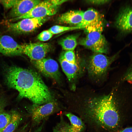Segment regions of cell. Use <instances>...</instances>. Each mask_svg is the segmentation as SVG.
<instances>
[{
    "label": "cell",
    "mask_w": 132,
    "mask_h": 132,
    "mask_svg": "<svg viewBox=\"0 0 132 132\" xmlns=\"http://www.w3.org/2000/svg\"><path fill=\"white\" fill-rule=\"evenodd\" d=\"M65 115L70 122L72 129L75 132H81L84 128V125L82 120L77 116L70 112L66 113Z\"/></svg>",
    "instance_id": "cell-18"
},
{
    "label": "cell",
    "mask_w": 132,
    "mask_h": 132,
    "mask_svg": "<svg viewBox=\"0 0 132 132\" xmlns=\"http://www.w3.org/2000/svg\"><path fill=\"white\" fill-rule=\"evenodd\" d=\"M39 0H19L8 13L11 19L19 17L25 14L40 2Z\"/></svg>",
    "instance_id": "cell-12"
},
{
    "label": "cell",
    "mask_w": 132,
    "mask_h": 132,
    "mask_svg": "<svg viewBox=\"0 0 132 132\" xmlns=\"http://www.w3.org/2000/svg\"><path fill=\"white\" fill-rule=\"evenodd\" d=\"M116 132H132V126L123 128Z\"/></svg>",
    "instance_id": "cell-30"
},
{
    "label": "cell",
    "mask_w": 132,
    "mask_h": 132,
    "mask_svg": "<svg viewBox=\"0 0 132 132\" xmlns=\"http://www.w3.org/2000/svg\"><path fill=\"white\" fill-rule=\"evenodd\" d=\"M115 25L121 33H132V7L126 5L120 10L115 19Z\"/></svg>",
    "instance_id": "cell-9"
},
{
    "label": "cell",
    "mask_w": 132,
    "mask_h": 132,
    "mask_svg": "<svg viewBox=\"0 0 132 132\" xmlns=\"http://www.w3.org/2000/svg\"><path fill=\"white\" fill-rule=\"evenodd\" d=\"M78 34L70 35L60 40L58 44L64 50L74 51L77 45Z\"/></svg>",
    "instance_id": "cell-16"
},
{
    "label": "cell",
    "mask_w": 132,
    "mask_h": 132,
    "mask_svg": "<svg viewBox=\"0 0 132 132\" xmlns=\"http://www.w3.org/2000/svg\"><path fill=\"white\" fill-rule=\"evenodd\" d=\"M45 122H44L35 128L34 129L29 132H41L44 127Z\"/></svg>",
    "instance_id": "cell-28"
},
{
    "label": "cell",
    "mask_w": 132,
    "mask_h": 132,
    "mask_svg": "<svg viewBox=\"0 0 132 132\" xmlns=\"http://www.w3.org/2000/svg\"><path fill=\"white\" fill-rule=\"evenodd\" d=\"M11 119L3 132H14L18 128L22 120L21 115L16 111H12Z\"/></svg>",
    "instance_id": "cell-17"
},
{
    "label": "cell",
    "mask_w": 132,
    "mask_h": 132,
    "mask_svg": "<svg viewBox=\"0 0 132 132\" xmlns=\"http://www.w3.org/2000/svg\"><path fill=\"white\" fill-rule=\"evenodd\" d=\"M110 1L106 0H92L86 1L87 2L94 5H99L108 3Z\"/></svg>",
    "instance_id": "cell-27"
},
{
    "label": "cell",
    "mask_w": 132,
    "mask_h": 132,
    "mask_svg": "<svg viewBox=\"0 0 132 132\" xmlns=\"http://www.w3.org/2000/svg\"><path fill=\"white\" fill-rule=\"evenodd\" d=\"M11 114L2 110L0 113V132H3L10 121Z\"/></svg>",
    "instance_id": "cell-21"
},
{
    "label": "cell",
    "mask_w": 132,
    "mask_h": 132,
    "mask_svg": "<svg viewBox=\"0 0 132 132\" xmlns=\"http://www.w3.org/2000/svg\"><path fill=\"white\" fill-rule=\"evenodd\" d=\"M118 53L111 57H108L103 54L95 53L91 56L88 61L87 69L90 76L99 78L106 74L111 63L118 56Z\"/></svg>",
    "instance_id": "cell-5"
},
{
    "label": "cell",
    "mask_w": 132,
    "mask_h": 132,
    "mask_svg": "<svg viewBox=\"0 0 132 132\" xmlns=\"http://www.w3.org/2000/svg\"><path fill=\"white\" fill-rule=\"evenodd\" d=\"M102 15L94 9L90 8L83 11L81 22L77 26L85 28L103 22Z\"/></svg>",
    "instance_id": "cell-13"
},
{
    "label": "cell",
    "mask_w": 132,
    "mask_h": 132,
    "mask_svg": "<svg viewBox=\"0 0 132 132\" xmlns=\"http://www.w3.org/2000/svg\"><path fill=\"white\" fill-rule=\"evenodd\" d=\"M68 1L67 0H41L25 14L18 17L10 19L9 21H15L26 18L53 16L56 13L60 5Z\"/></svg>",
    "instance_id": "cell-4"
},
{
    "label": "cell",
    "mask_w": 132,
    "mask_h": 132,
    "mask_svg": "<svg viewBox=\"0 0 132 132\" xmlns=\"http://www.w3.org/2000/svg\"><path fill=\"white\" fill-rule=\"evenodd\" d=\"M19 0H1L0 4L6 10L11 9L17 2Z\"/></svg>",
    "instance_id": "cell-26"
},
{
    "label": "cell",
    "mask_w": 132,
    "mask_h": 132,
    "mask_svg": "<svg viewBox=\"0 0 132 132\" xmlns=\"http://www.w3.org/2000/svg\"><path fill=\"white\" fill-rule=\"evenodd\" d=\"M53 34L48 30L44 31L37 36V38L41 41H48L51 38Z\"/></svg>",
    "instance_id": "cell-25"
},
{
    "label": "cell",
    "mask_w": 132,
    "mask_h": 132,
    "mask_svg": "<svg viewBox=\"0 0 132 132\" xmlns=\"http://www.w3.org/2000/svg\"></svg>",
    "instance_id": "cell-32"
},
{
    "label": "cell",
    "mask_w": 132,
    "mask_h": 132,
    "mask_svg": "<svg viewBox=\"0 0 132 132\" xmlns=\"http://www.w3.org/2000/svg\"><path fill=\"white\" fill-rule=\"evenodd\" d=\"M59 61L63 70L69 81L73 82L76 80L81 70L78 62L75 63H70L60 57Z\"/></svg>",
    "instance_id": "cell-14"
},
{
    "label": "cell",
    "mask_w": 132,
    "mask_h": 132,
    "mask_svg": "<svg viewBox=\"0 0 132 132\" xmlns=\"http://www.w3.org/2000/svg\"><path fill=\"white\" fill-rule=\"evenodd\" d=\"M53 132H75L71 128L70 125L64 120L63 116L59 121L53 128Z\"/></svg>",
    "instance_id": "cell-19"
},
{
    "label": "cell",
    "mask_w": 132,
    "mask_h": 132,
    "mask_svg": "<svg viewBox=\"0 0 132 132\" xmlns=\"http://www.w3.org/2000/svg\"><path fill=\"white\" fill-rule=\"evenodd\" d=\"M104 26L102 22L84 29L86 33V37L100 49L102 54L107 53L108 49L107 41L102 34Z\"/></svg>",
    "instance_id": "cell-7"
},
{
    "label": "cell",
    "mask_w": 132,
    "mask_h": 132,
    "mask_svg": "<svg viewBox=\"0 0 132 132\" xmlns=\"http://www.w3.org/2000/svg\"><path fill=\"white\" fill-rule=\"evenodd\" d=\"M118 106L113 91L89 100L87 110L89 116L97 124L105 128L114 130L118 127L121 119Z\"/></svg>",
    "instance_id": "cell-2"
},
{
    "label": "cell",
    "mask_w": 132,
    "mask_h": 132,
    "mask_svg": "<svg viewBox=\"0 0 132 132\" xmlns=\"http://www.w3.org/2000/svg\"><path fill=\"white\" fill-rule=\"evenodd\" d=\"M28 124H27L22 127L17 132H25L28 127Z\"/></svg>",
    "instance_id": "cell-31"
},
{
    "label": "cell",
    "mask_w": 132,
    "mask_h": 132,
    "mask_svg": "<svg viewBox=\"0 0 132 132\" xmlns=\"http://www.w3.org/2000/svg\"><path fill=\"white\" fill-rule=\"evenodd\" d=\"M78 29H82L77 26H67L56 25L52 26L48 30L54 35L65 31Z\"/></svg>",
    "instance_id": "cell-20"
},
{
    "label": "cell",
    "mask_w": 132,
    "mask_h": 132,
    "mask_svg": "<svg viewBox=\"0 0 132 132\" xmlns=\"http://www.w3.org/2000/svg\"><path fill=\"white\" fill-rule=\"evenodd\" d=\"M49 19V17L31 18L22 19L16 22H8L7 30L18 33L31 32L41 26Z\"/></svg>",
    "instance_id": "cell-6"
},
{
    "label": "cell",
    "mask_w": 132,
    "mask_h": 132,
    "mask_svg": "<svg viewBox=\"0 0 132 132\" xmlns=\"http://www.w3.org/2000/svg\"><path fill=\"white\" fill-rule=\"evenodd\" d=\"M0 52L8 56L20 55L23 54L22 45L10 36L0 35Z\"/></svg>",
    "instance_id": "cell-11"
},
{
    "label": "cell",
    "mask_w": 132,
    "mask_h": 132,
    "mask_svg": "<svg viewBox=\"0 0 132 132\" xmlns=\"http://www.w3.org/2000/svg\"><path fill=\"white\" fill-rule=\"evenodd\" d=\"M83 12L80 10L70 11L61 14L58 18V22L77 26L82 21Z\"/></svg>",
    "instance_id": "cell-15"
},
{
    "label": "cell",
    "mask_w": 132,
    "mask_h": 132,
    "mask_svg": "<svg viewBox=\"0 0 132 132\" xmlns=\"http://www.w3.org/2000/svg\"><path fill=\"white\" fill-rule=\"evenodd\" d=\"M128 66L123 75L121 79L122 82H127L132 85V56Z\"/></svg>",
    "instance_id": "cell-23"
},
{
    "label": "cell",
    "mask_w": 132,
    "mask_h": 132,
    "mask_svg": "<svg viewBox=\"0 0 132 132\" xmlns=\"http://www.w3.org/2000/svg\"><path fill=\"white\" fill-rule=\"evenodd\" d=\"M5 77L7 86L18 91L19 99H27L37 105L53 101L47 87L33 70L12 66L7 68Z\"/></svg>",
    "instance_id": "cell-1"
},
{
    "label": "cell",
    "mask_w": 132,
    "mask_h": 132,
    "mask_svg": "<svg viewBox=\"0 0 132 132\" xmlns=\"http://www.w3.org/2000/svg\"><path fill=\"white\" fill-rule=\"evenodd\" d=\"M27 109L31 118L32 128L37 127L45 122L60 108L57 103L52 101L40 105L32 104L28 106Z\"/></svg>",
    "instance_id": "cell-3"
},
{
    "label": "cell",
    "mask_w": 132,
    "mask_h": 132,
    "mask_svg": "<svg viewBox=\"0 0 132 132\" xmlns=\"http://www.w3.org/2000/svg\"><path fill=\"white\" fill-rule=\"evenodd\" d=\"M23 54L32 61H37L45 57L51 49L48 43L42 42L29 43L22 45Z\"/></svg>",
    "instance_id": "cell-8"
},
{
    "label": "cell",
    "mask_w": 132,
    "mask_h": 132,
    "mask_svg": "<svg viewBox=\"0 0 132 132\" xmlns=\"http://www.w3.org/2000/svg\"><path fill=\"white\" fill-rule=\"evenodd\" d=\"M79 43L80 45L90 49L95 53H101L100 49L86 37L80 39Z\"/></svg>",
    "instance_id": "cell-22"
},
{
    "label": "cell",
    "mask_w": 132,
    "mask_h": 132,
    "mask_svg": "<svg viewBox=\"0 0 132 132\" xmlns=\"http://www.w3.org/2000/svg\"><path fill=\"white\" fill-rule=\"evenodd\" d=\"M32 62L38 70L45 76L56 80L60 79L58 64L54 60L44 58L37 61H32Z\"/></svg>",
    "instance_id": "cell-10"
},
{
    "label": "cell",
    "mask_w": 132,
    "mask_h": 132,
    "mask_svg": "<svg viewBox=\"0 0 132 132\" xmlns=\"http://www.w3.org/2000/svg\"><path fill=\"white\" fill-rule=\"evenodd\" d=\"M5 100L3 98H0V113L3 110L6 104Z\"/></svg>",
    "instance_id": "cell-29"
},
{
    "label": "cell",
    "mask_w": 132,
    "mask_h": 132,
    "mask_svg": "<svg viewBox=\"0 0 132 132\" xmlns=\"http://www.w3.org/2000/svg\"><path fill=\"white\" fill-rule=\"evenodd\" d=\"M60 57L70 63H75L78 62L73 51L65 50L61 53Z\"/></svg>",
    "instance_id": "cell-24"
}]
</instances>
